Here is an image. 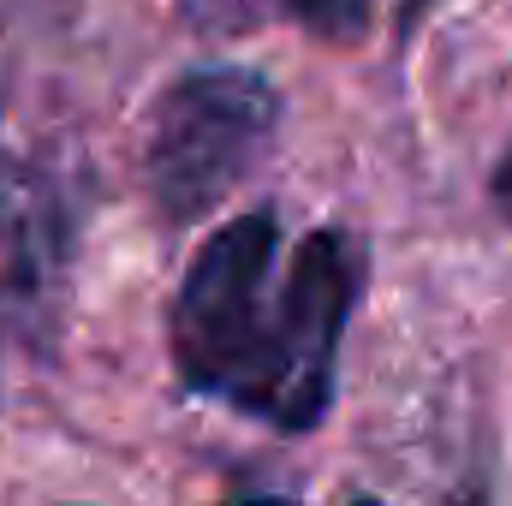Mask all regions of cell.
Here are the masks:
<instances>
[{"label": "cell", "instance_id": "cell-1", "mask_svg": "<svg viewBox=\"0 0 512 506\" xmlns=\"http://www.w3.org/2000/svg\"><path fill=\"white\" fill-rule=\"evenodd\" d=\"M364 292V245L340 227L286 239L268 209L227 221L179 280L173 364L191 393L227 399L286 435L334 399L340 334Z\"/></svg>", "mask_w": 512, "mask_h": 506}, {"label": "cell", "instance_id": "cell-2", "mask_svg": "<svg viewBox=\"0 0 512 506\" xmlns=\"http://www.w3.org/2000/svg\"><path fill=\"white\" fill-rule=\"evenodd\" d=\"M280 126V96L245 66H197L179 72L155 108L143 137V179L167 221L209 215Z\"/></svg>", "mask_w": 512, "mask_h": 506}, {"label": "cell", "instance_id": "cell-3", "mask_svg": "<svg viewBox=\"0 0 512 506\" xmlns=\"http://www.w3.org/2000/svg\"><path fill=\"white\" fill-rule=\"evenodd\" d=\"M66 262V209L30 173H0V352L36 334Z\"/></svg>", "mask_w": 512, "mask_h": 506}, {"label": "cell", "instance_id": "cell-4", "mask_svg": "<svg viewBox=\"0 0 512 506\" xmlns=\"http://www.w3.org/2000/svg\"><path fill=\"white\" fill-rule=\"evenodd\" d=\"M370 6L376 0H280V12H292L298 24H310L316 36H334V42H358L370 24Z\"/></svg>", "mask_w": 512, "mask_h": 506}, {"label": "cell", "instance_id": "cell-5", "mask_svg": "<svg viewBox=\"0 0 512 506\" xmlns=\"http://www.w3.org/2000/svg\"><path fill=\"white\" fill-rule=\"evenodd\" d=\"M495 203L507 209V221H512V155L501 161V173H495Z\"/></svg>", "mask_w": 512, "mask_h": 506}, {"label": "cell", "instance_id": "cell-6", "mask_svg": "<svg viewBox=\"0 0 512 506\" xmlns=\"http://www.w3.org/2000/svg\"><path fill=\"white\" fill-rule=\"evenodd\" d=\"M233 506H298V501H280V495H251V501H233Z\"/></svg>", "mask_w": 512, "mask_h": 506}]
</instances>
